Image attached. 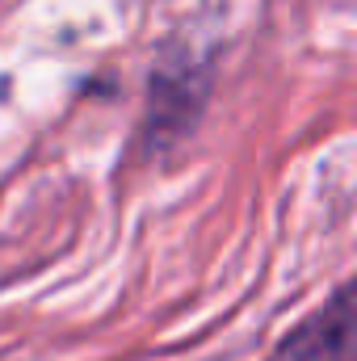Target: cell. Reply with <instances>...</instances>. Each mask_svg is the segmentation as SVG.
<instances>
[{"instance_id":"1","label":"cell","mask_w":357,"mask_h":361,"mask_svg":"<svg viewBox=\"0 0 357 361\" xmlns=\"http://www.w3.org/2000/svg\"><path fill=\"white\" fill-rule=\"evenodd\" d=\"M210 97V68L198 59H164L152 72L147 97V143L156 152H169L185 135H193L202 109Z\"/></svg>"},{"instance_id":"2","label":"cell","mask_w":357,"mask_h":361,"mask_svg":"<svg viewBox=\"0 0 357 361\" xmlns=\"http://www.w3.org/2000/svg\"><path fill=\"white\" fill-rule=\"evenodd\" d=\"M353 345V290L337 286V294L315 307L303 324H294L265 361H349Z\"/></svg>"}]
</instances>
